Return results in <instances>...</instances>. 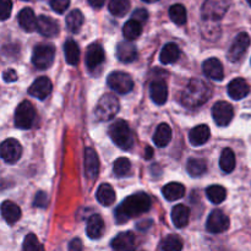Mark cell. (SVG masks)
<instances>
[{"instance_id": "8fae6325", "label": "cell", "mask_w": 251, "mask_h": 251, "mask_svg": "<svg viewBox=\"0 0 251 251\" xmlns=\"http://www.w3.org/2000/svg\"><path fill=\"white\" fill-rule=\"evenodd\" d=\"M250 46V37L247 32H242L235 37L234 42H233L232 47L228 50V59L233 63L239 61L243 58L245 53H247L248 48Z\"/></svg>"}, {"instance_id": "484cf974", "label": "cell", "mask_w": 251, "mask_h": 251, "mask_svg": "<svg viewBox=\"0 0 251 251\" xmlns=\"http://www.w3.org/2000/svg\"><path fill=\"white\" fill-rule=\"evenodd\" d=\"M172 140V129L167 123H162L157 126L153 135V142L157 147H166Z\"/></svg>"}, {"instance_id": "ab89813d", "label": "cell", "mask_w": 251, "mask_h": 251, "mask_svg": "<svg viewBox=\"0 0 251 251\" xmlns=\"http://www.w3.org/2000/svg\"><path fill=\"white\" fill-rule=\"evenodd\" d=\"M113 171H114L115 176H126L127 174L131 171V163L127 158L122 157V158H118L114 162V166H113Z\"/></svg>"}, {"instance_id": "681fc988", "label": "cell", "mask_w": 251, "mask_h": 251, "mask_svg": "<svg viewBox=\"0 0 251 251\" xmlns=\"http://www.w3.org/2000/svg\"><path fill=\"white\" fill-rule=\"evenodd\" d=\"M152 156H153V150H152V147L147 146L146 150H145V158L151 159Z\"/></svg>"}, {"instance_id": "7a4b0ae2", "label": "cell", "mask_w": 251, "mask_h": 251, "mask_svg": "<svg viewBox=\"0 0 251 251\" xmlns=\"http://www.w3.org/2000/svg\"><path fill=\"white\" fill-rule=\"evenodd\" d=\"M211 90L200 78H191L181 93V103L188 108H198L208 100Z\"/></svg>"}, {"instance_id": "1f68e13d", "label": "cell", "mask_w": 251, "mask_h": 251, "mask_svg": "<svg viewBox=\"0 0 251 251\" xmlns=\"http://www.w3.org/2000/svg\"><path fill=\"white\" fill-rule=\"evenodd\" d=\"M186 171H188L189 176L193 178H198V176H203L207 171V164H206L205 159L201 158H190L186 163Z\"/></svg>"}, {"instance_id": "4316f807", "label": "cell", "mask_w": 251, "mask_h": 251, "mask_svg": "<svg viewBox=\"0 0 251 251\" xmlns=\"http://www.w3.org/2000/svg\"><path fill=\"white\" fill-rule=\"evenodd\" d=\"M190 210L185 205H176L172 210V221L176 228H184L189 223Z\"/></svg>"}, {"instance_id": "7402d4cb", "label": "cell", "mask_w": 251, "mask_h": 251, "mask_svg": "<svg viewBox=\"0 0 251 251\" xmlns=\"http://www.w3.org/2000/svg\"><path fill=\"white\" fill-rule=\"evenodd\" d=\"M112 248L118 251H126L135 249V235L132 232L119 233L112 240Z\"/></svg>"}, {"instance_id": "e0dca14e", "label": "cell", "mask_w": 251, "mask_h": 251, "mask_svg": "<svg viewBox=\"0 0 251 251\" xmlns=\"http://www.w3.org/2000/svg\"><path fill=\"white\" fill-rule=\"evenodd\" d=\"M250 92V86L244 78H234L228 85V95L232 100H240L247 97Z\"/></svg>"}, {"instance_id": "277c9868", "label": "cell", "mask_w": 251, "mask_h": 251, "mask_svg": "<svg viewBox=\"0 0 251 251\" xmlns=\"http://www.w3.org/2000/svg\"><path fill=\"white\" fill-rule=\"evenodd\" d=\"M120 109V104L118 98L114 95H103L98 100L97 105H96L95 114L102 122H108V120L113 119L115 115L118 114Z\"/></svg>"}, {"instance_id": "ffe728a7", "label": "cell", "mask_w": 251, "mask_h": 251, "mask_svg": "<svg viewBox=\"0 0 251 251\" xmlns=\"http://www.w3.org/2000/svg\"><path fill=\"white\" fill-rule=\"evenodd\" d=\"M117 56L122 63H132L137 58V49L129 39L120 42L117 47Z\"/></svg>"}, {"instance_id": "9a60e30c", "label": "cell", "mask_w": 251, "mask_h": 251, "mask_svg": "<svg viewBox=\"0 0 251 251\" xmlns=\"http://www.w3.org/2000/svg\"><path fill=\"white\" fill-rule=\"evenodd\" d=\"M100 172V159L93 149L87 147L85 150V173L91 180H95Z\"/></svg>"}, {"instance_id": "5b68a950", "label": "cell", "mask_w": 251, "mask_h": 251, "mask_svg": "<svg viewBox=\"0 0 251 251\" xmlns=\"http://www.w3.org/2000/svg\"><path fill=\"white\" fill-rule=\"evenodd\" d=\"M230 0H206L201 9L203 21H220L227 14Z\"/></svg>"}, {"instance_id": "6da1fadb", "label": "cell", "mask_w": 251, "mask_h": 251, "mask_svg": "<svg viewBox=\"0 0 251 251\" xmlns=\"http://www.w3.org/2000/svg\"><path fill=\"white\" fill-rule=\"evenodd\" d=\"M151 208V199L145 193H136L125 199L115 210V221L117 223L127 222L131 218L137 217L147 212Z\"/></svg>"}, {"instance_id": "f35d334b", "label": "cell", "mask_w": 251, "mask_h": 251, "mask_svg": "<svg viewBox=\"0 0 251 251\" xmlns=\"http://www.w3.org/2000/svg\"><path fill=\"white\" fill-rule=\"evenodd\" d=\"M159 249L164 251H179L183 249V242H181V239L178 235H168L159 244Z\"/></svg>"}, {"instance_id": "603a6c76", "label": "cell", "mask_w": 251, "mask_h": 251, "mask_svg": "<svg viewBox=\"0 0 251 251\" xmlns=\"http://www.w3.org/2000/svg\"><path fill=\"white\" fill-rule=\"evenodd\" d=\"M19 24L22 28L26 32H33L37 29V25H38V19L34 15L33 10L29 9V7H25L20 11L19 16Z\"/></svg>"}, {"instance_id": "9c48e42d", "label": "cell", "mask_w": 251, "mask_h": 251, "mask_svg": "<svg viewBox=\"0 0 251 251\" xmlns=\"http://www.w3.org/2000/svg\"><path fill=\"white\" fill-rule=\"evenodd\" d=\"M206 228L212 234H220L229 228V218L221 210L212 211L207 218Z\"/></svg>"}, {"instance_id": "b9f144b4", "label": "cell", "mask_w": 251, "mask_h": 251, "mask_svg": "<svg viewBox=\"0 0 251 251\" xmlns=\"http://www.w3.org/2000/svg\"><path fill=\"white\" fill-rule=\"evenodd\" d=\"M12 10V1L11 0H1L0 1V17L2 21L7 20L10 17Z\"/></svg>"}, {"instance_id": "2e32d148", "label": "cell", "mask_w": 251, "mask_h": 251, "mask_svg": "<svg viewBox=\"0 0 251 251\" xmlns=\"http://www.w3.org/2000/svg\"><path fill=\"white\" fill-rule=\"evenodd\" d=\"M37 31H38L42 36L53 38V37L58 36L60 28H59V24L55 20L51 19V17L49 16H46V15H41V16L38 17Z\"/></svg>"}, {"instance_id": "bcb514c9", "label": "cell", "mask_w": 251, "mask_h": 251, "mask_svg": "<svg viewBox=\"0 0 251 251\" xmlns=\"http://www.w3.org/2000/svg\"><path fill=\"white\" fill-rule=\"evenodd\" d=\"M2 78H4L5 82H14V81L17 80L16 71L12 70V69H7V70L4 71V74H2Z\"/></svg>"}, {"instance_id": "ba28073f", "label": "cell", "mask_w": 251, "mask_h": 251, "mask_svg": "<svg viewBox=\"0 0 251 251\" xmlns=\"http://www.w3.org/2000/svg\"><path fill=\"white\" fill-rule=\"evenodd\" d=\"M107 83L114 92L119 95H127L134 88V81L131 76L123 71H113L108 76Z\"/></svg>"}, {"instance_id": "60d3db41", "label": "cell", "mask_w": 251, "mask_h": 251, "mask_svg": "<svg viewBox=\"0 0 251 251\" xmlns=\"http://www.w3.org/2000/svg\"><path fill=\"white\" fill-rule=\"evenodd\" d=\"M22 249H24L25 251H39V250H43V247L41 245L39 240L37 239L36 235L27 234L26 238H25V240H24Z\"/></svg>"}, {"instance_id": "f5cc1de1", "label": "cell", "mask_w": 251, "mask_h": 251, "mask_svg": "<svg viewBox=\"0 0 251 251\" xmlns=\"http://www.w3.org/2000/svg\"><path fill=\"white\" fill-rule=\"evenodd\" d=\"M24 1H28V0H24Z\"/></svg>"}, {"instance_id": "7dc6e473", "label": "cell", "mask_w": 251, "mask_h": 251, "mask_svg": "<svg viewBox=\"0 0 251 251\" xmlns=\"http://www.w3.org/2000/svg\"><path fill=\"white\" fill-rule=\"evenodd\" d=\"M69 249L70 250H81L82 249V243H81L80 239H74L73 242H70V245H69Z\"/></svg>"}, {"instance_id": "8d00e7d4", "label": "cell", "mask_w": 251, "mask_h": 251, "mask_svg": "<svg viewBox=\"0 0 251 251\" xmlns=\"http://www.w3.org/2000/svg\"><path fill=\"white\" fill-rule=\"evenodd\" d=\"M169 17H171V20L174 24L179 25V26L186 24L188 15H186L185 6H183L181 4L172 5L171 9H169Z\"/></svg>"}, {"instance_id": "e575fe53", "label": "cell", "mask_w": 251, "mask_h": 251, "mask_svg": "<svg viewBox=\"0 0 251 251\" xmlns=\"http://www.w3.org/2000/svg\"><path fill=\"white\" fill-rule=\"evenodd\" d=\"M220 167L225 173H232L235 168V154L230 149L223 150L220 158Z\"/></svg>"}, {"instance_id": "4dcf8cb0", "label": "cell", "mask_w": 251, "mask_h": 251, "mask_svg": "<svg viewBox=\"0 0 251 251\" xmlns=\"http://www.w3.org/2000/svg\"><path fill=\"white\" fill-rule=\"evenodd\" d=\"M64 53H65V60L69 65H77L80 60V48L74 39H68L65 42Z\"/></svg>"}, {"instance_id": "3957f363", "label": "cell", "mask_w": 251, "mask_h": 251, "mask_svg": "<svg viewBox=\"0 0 251 251\" xmlns=\"http://www.w3.org/2000/svg\"><path fill=\"white\" fill-rule=\"evenodd\" d=\"M109 136L112 141L124 151L131 150L134 146V136H132L129 124L125 120L119 119L110 125Z\"/></svg>"}, {"instance_id": "7bdbcfd3", "label": "cell", "mask_w": 251, "mask_h": 251, "mask_svg": "<svg viewBox=\"0 0 251 251\" xmlns=\"http://www.w3.org/2000/svg\"><path fill=\"white\" fill-rule=\"evenodd\" d=\"M70 0H50V6L58 14H63L68 10Z\"/></svg>"}, {"instance_id": "8992f818", "label": "cell", "mask_w": 251, "mask_h": 251, "mask_svg": "<svg viewBox=\"0 0 251 251\" xmlns=\"http://www.w3.org/2000/svg\"><path fill=\"white\" fill-rule=\"evenodd\" d=\"M55 56V48L53 44H37L32 53V63L39 70H46L53 64Z\"/></svg>"}, {"instance_id": "f1b7e54d", "label": "cell", "mask_w": 251, "mask_h": 251, "mask_svg": "<svg viewBox=\"0 0 251 251\" xmlns=\"http://www.w3.org/2000/svg\"><path fill=\"white\" fill-rule=\"evenodd\" d=\"M96 198H97L98 202L103 206H110L115 202V191L109 184H102L98 188L97 194H96Z\"/></svg>"}, {"instance_id": "44dd1931", "label": "cell", "mask_w": 251, "mask_h": 251, "mask_svg": "<svg viewBox=\"0 0 251 251\" xmlns=\"http://www.w3.org/2000/svg\"><path fill=\"white\" fill-rule=\"evenodd\" d=\"M86 233L90 239H100L104 233V222L100 215H92L86 225Z\"/></svg>"}, {"instance_id": "f907efd6", "label": "cell", "mask_w": 251, "mask_h": 251, "mask_svg": "<svg viewBox=\"0 0 251 251\" xmlns=\"http://www.w3.org/2000/svg\"><path fill=\"white\" fill-rule=\"evenodd\" d=\"M142 1H145V2H156V1H158V0H142Z\"/></svg>"}, {"instance_id": "c3c4849f", "label": "cell", "mask_w": 251, "mask_h": 251, "mask_svg": "<svg viewBox=\"0 0 251 251\" xmlns=\"http://www.w3.org/2000/svg\"><path fill=\"white\" fill-rule=\"evenodd\" d=\"M105 2V0H88V4L91 5L95 9H100L103 6V4Z\"/></svg>"}, {"instance_id": "f6af8a7d", "label": "cell", "mask_w": 251, "mask_h": 251, "mask_svg": "<svg viewBox=\"0 0 251 251\" xmlns=\"http://www.w3.org/2000/svg\"><path fill=\"white\" fill-rule=\"evenodd\" d=\"M132 19L137 20L139 22H145L147 19H149V12L145 9H137L132 12Z\"/></svg>"}, {"instance_id": "4fadbf2b", "label": "cell", "mask_w": 251, "mask_h": 251, "mask_svg": "<svg viewBox=\"0 0 251 251\" xmlns=\"http://www.w3.org/2000/svg\"><path fill=\"white\" fill-rule=\"evenodd\" d=\"M104 49L100 44L92 43L86 51V65L90 70H95L104 61Z\"/></svg>"}, {"instance_id": "d590c367", "label": "cell", "mask_w": 251, "mask_h": 251, "mask_svg": "<svg viewBox=\"0 0 251 251\" xmlns=\"http://www.w3.org/2000/svg\"><path fill=\"white\" fill-rule=\"evenodd\" d=\"M83 25V15L80 10H73L70 14L66 16V26L69 31L73 33H77Z\"/></svg>"}, {"instance_id": "d6986e66", "label": "cell", "mask_w": 251, "mask_h": 251, "mask_svg": "<svg viewBox=\"0 0 251 251\" xmlns=\"http://www.w3.org/2000/svg\"><path fill=\"white\" fill-rule=\"evenodd\" d=\"M203 74L207 77L212 78L215 81H222L225 77V70H223V65L217 58H210L203 63L202 65Z\"/></svg>"}, {"instance_id": "d4e9b609", "label": "cell", "mask_w": 251, "mask_h": 251, "mask_svg": "<svg viewBox=\"0 0 251 251\" xmlns=\"http://www.w3.org/2000/svg\"><path fill=\"white\" fill-rule=\"evenodd\" d=\"M1 216L7 225H15L21 218V210L16 203L4 201L1 203Z\"/></svg>"}, {"instance_id": "d6a6232c", "label": "cell", "mask_w": 251, "mask_h": 251, "mask_svg": "<svg viewBox=\"0 0 251 251\" xmlns=\"http://www.w3.org/2000/svg\"><path fill=\"white\" fill-rule=\"evenodd\" d=\"M123 33H124L125 38L129 39V41H134V39L139 38L142 33L141 22L135 19L129 20L123 27Z\"/></svg>"}, {"instance_id": "5bb4252c", "label": "cell", "mask_w": 251, "mask_h": 251, "mask_svg": "<svg viewBox=\"0 0 251 251\" xmlns=\"http://www.w3.org/2000/svg\"><path fill=\"white\" fill-rule=\"evenodd\" d=\"M51 92V82L46 76H41L29 86L28 93L38 100H46Z\"/></svg>"}, {"instance_id": "ac0fdd59", "label": "cell", "mask_w": 251, "mask_h": 251, "mask_svg": "<svg viewBox=\"0 0 251 251\" xmlns=\"http://www.w3.org/2000/svg\"><path fill=\"white\" fill-rule=\"evenodd\" d=\"M150 96L157 105H163L168 98V87L163 80H154L150 85Z\"/></svg>"}, {"instance_id": "7c38bea8", "label": "cell", "mask_w": 251, "mask_h": 251, "mask_svg": "<svg viewBox=\"0 0 251 251\" xmlns=\"http://www.w3.org/2000/svg\"><path fill=\"white\" fill-rule=\"evenodd\" d=\"M1 158L6 163L14 164L21 158L22 154V146L17 140L7 139L1 144V150H0Z\"/></svg>"}, {"instance_id": "cb8c5ba5", "label": "cell", "mask_w": 251, "mask_h": 251, "mask_svg": "<svg viewBox=\"0 0 251 251\" xmlns=\"http://www.w3.org/2000/svg\"><path fill=\"white\" fill-rule=\"evenodd\" d=\"M210 127L205 124L198 125L189 134V141L193 146H202L210 139Z\"/></svg>"}, {"instance_id": "52a82bcc", "label": "cell", "mask_w": 251, "mask_h": 251, "mask_svg": "<svg viewBox=\"0 0 251 251\" xmlns=\"http://www.w3.org/2000/svg\"><path fill=\"white\" fill-rule=\"evenodd\" d=\"M36 119V109L29 100L20 103L15 110V125L22 130H27L32 126Z\"/></svg>"}, {"instance_id": "816d5d0a", "label": "cell", "mask_w": 251, "mask_h": 251, "mask_svg": "<svg viewBox=\"0 0 251 251\" xmlns=\"http://www.w3.org/2000/svg\"><path fill=\"white\" fill-rule=\"evenodd\" d=\"M247 1L249 2V5H250V6H251V0H247Z\"/></svg>"}, {"instance_id": "74e56055", "label": "cell", "mask_w": 251, "mask_h": 251, "mask_svg": "<svg viewBox=\"0 0 251 251\" xmlns=\"http://www.w3.org/2000/svg\"><path fill=\"white\" fill-rule=\"evenodd\" d=\"M130 9V0H110L109 11L114 16L123 17Z\"/></svg>"}, {"instance_id": "ee69618b", "label": "cell", "mask_w": 251, "mask_h": 251, "mask_svg": "<svg viewBox=\"0 0 251 251\" xmlns=\"http://www.w3.org/2000/svg\"><path fill=\"white\" fill-rule=\"evenodd\" d=\"M47 202H48V196H47V194L43 193V191H38L36 198H34L33 205L36 206V207L43 208L47 206Z\"/></svg>"}, {"instance_id": "83f0119b", "label": "cell", "mask_w": 251, "mask_h": 251, "mask_svg": "<svg viewBox=\"0 0 251 251\" xmlns=\"http://www.w3.org/2000/svg\"><path fill=\"white\" fill-rule=\"evenodd\" d=\"M180 58V49L176 46V43H168L163 47L161 51V55H159V60L162 64H173L176 63Z\"/></svg>"}, {"instance_id": "836d02e7", "label": "cell", "mask_w": 251, "mask_h": 251, "mask_svg": "<svg viewBox=\"0 0 251 251\" xmlns=\"http://www.w3.org/2000/svg\"><path fill=\"white\" fill-rule=\"evenodd\" d=\"M206 196L215 205H220L227 198V190L221 185H211L206 189Z\"/></svg>"}, {"instance_id": "f546056e", "label": "cell", "mask_w": 251, "mask_h": 251, "mask_svg": "<svg viewBox=\"0 0 251 251\" xmlns=\"http://www.w3.org/2000/svg\"><path fill=\"white\" fill-rule=\"evenodd\" d=\"M162 194H163L164 199H167L168 201H176L185 195V188L183 184L173 181V183L167 184L162 189Z\"/></svg>"}, {"instance_id": "30bf717a", "label": "cell", "mask_w": 251, "mask_h": 251, "mask_svg": "<svg viewBox=\"0 0 251 251\" xmlns=\"http://www.w3.org/2000/svg\"><path fill=\"white\" fill-rule=\"evenodd\" d=\"M212 117L216 124L220 126H227L234 117V109L228 102L220 100L212 107Z\"/></svg>"}]
</instances>
